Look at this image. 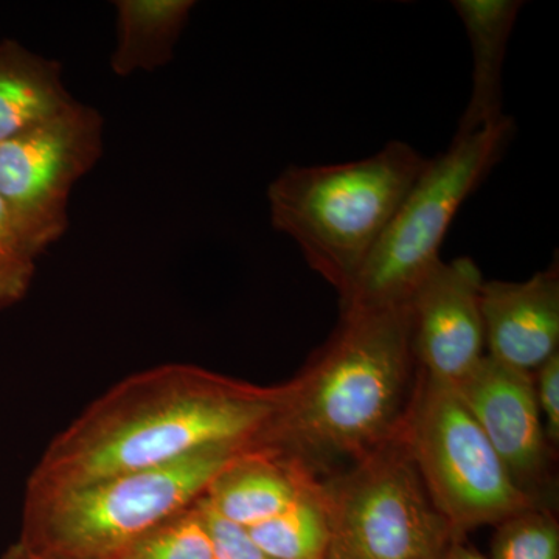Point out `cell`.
<instances>
[{
    "instance_id": "cell-1",
    "label": "cell",
    "mask_w": 559,
    "mask_h": 559,
    "mask_svg": "<svg viewBox=\"0 0 559 559\" xmlns=\"http://www.w3.org/2000/svg\"><path fill=\"white\" fill-rule=\"evenodd\" d=\"M277 389L191 364H165L117 382L58 433L25 496L168 465L210 447L259 448Z\"/></svg>"
},
{
    "instance_id": "cell-2",
    "label": "cell",
    "mask_w": 559,
    "mask_h": 559,
    "mask_svg": "<svg viewBox=\"0 0 559 559\" xmlns=\"http://www.w3.org/2000/svg\"><path fill=\"white\" fill-rule=\"evenodd\" d=\"M418 374L409 304L341 312L304 369L275 385L274 414L259 448L316 477L330 462L349 465L399 439Z\"/></svg>"
},
{
    "instance_id": "cell-3",
    "label": "cell",
    "mask_w": 559,
    "mask_h": 559,
    "mask_svg": "<svg viewBox=\"0 0 559 559\" xmlns=\"http://www.w3.org/2000/svg\"><path fill=\"white\" fill-rule=\"evenodd\" d=\"M428 162L393 140L364 159L286 168L267 189L272 226L342 299Z\"/></svg>"
},
{
    "instance_id": "cell-4",
    "label": "cell",
    "mask_w": 559,
    "mask_h": 559,
    "mask_svg": "<svg viewBox=\"0 0 559 559\" xmlns=\"http://www.w3.org/2000/svg\"><path fill=\"white\" fill-rule=\"evenodd\" d=\"M252 450L210 447L156 468L24 496L17 543L53 559H119L173 514L193 506L227 463Z\"/></svg>"
},
{
    "instance_id": "cell-5",
    "label": "cell",
    "mask_w": 559,
    "mask_h": 559,
    "mask_svg": "<svg viewBox=\"0 0 559 559\" xmlns=\"http://www.w3.org/2000/svg\"><path fill=\"white\" fill-rule=\"evenodd\" d=\"M513 132L510 117L466 134L455 132L450 148L429 159L342 297L341 312L409 304L419 283L440 263L441 245L459 209L498 164Z\"/></svg>"
},
{
    "instance_id": "cell-6",
    "label": "cell",
    "mask_w": 559,
    "mask_h": 559,
    "mask_svg": "<svg viewBox=\"0 0 559 559\" xmlns=\"http://www.w3.org/2000/svg\"><path fill=\"white\" fill-rule=\"evenodd\" d=\"M399 439L459 538L539 507L511 479L457 390L421 371Z\"/></svg>"
},
{
    "instance_id": "cell-7",
    "label": "cell",
    "mask_w": 559,
    "mask_h": 559,
    "mask_svg": "<svg viewBox=\"0 0 559 559\" xmlns=\"http://www.w3.org/2000/svg\"><path fill=\"white\" fill-rule=\"evenodd\" d=\"M323 559H443L457 539L400 439L322 480Z\"/></svg>"
},
{
    "instance_id": "cell-8",
    "label": "cell",
    "mask_w": 559,
    "mask_h": 559,
    "mask_svg": "<svg viewBox=\"0 0 559 559\" xmlns=\"http://www.w3.org/2000/svg\"><path fill=\"white\" fill-rule=\"evenodd\" d=\"M103 127L97 109L75 102L0 145V201L38 259L68 231L70 193L103 156Z\"/></svg>"
},
{
    "instance_id": "cell-9",
    "label": "cell",
    "mask_w": 559,
    "mask_h": 559,
    "mask_svg": "<svg viewBox=\"0 0 559 559\" xmlns=\"http://www.w3.org/2000/svg\"><path fill=\"white\" fill-rule=\"evenodd\" d=\"M454 389L518 488L539 507L554 510V448L544 430L533 373L485 355Z\"/></svg>"
},
{
    "instance_id": "cell-10",
    "label": "cell",
    "mask_w": 559,
    "mask_h": 559,
    "mask_svg": "<svg viewBox=\"0 0 559 559\" xmlns=\"http://www.w3.org/2000/svg\"><path fill=\"white\" fill-rule=\"evenodd\" d=\"M484 282L468 257L441 260L411 297L412 345L429 380L457 388L485 358Z\"/></svg>"
},
{
    "instance_id": "cell-11",
    "label": "cell",
    "mask_w": 559,
    "mask_h": 559,
    "mask_svg": "<svg viewBox=\"0 0 559 559\" xmlns=\"http://www.w3.org/2000/svg\"><path fill=\"white\" fill-rule=\"evenodd\" d=\"M480 310L487 356L535 373L559 353L558 259L524 282H484Z\"/></svg>"
},
{
    "instance_id": "cell-12",
    "label": "cell",
    "mask_w": 559,
    "mask_h": 559,
    "mask_svg": "<svg viewBox=\"0 0 559 559\" xmlns=\"http://www.w3.org/2000/svg\"><path fill=\"white\" fill-rule=\"evenodd\" d=\"M314 477L277 452L252 448L213 477L204 499L224 520L252 528L288 509Z\"/></svg>"
},
{
    "instance_id": "cell-13",
    "label": "cell",
    "mask_w": 559,
    "mask_h": 559,
    "mask_svg": "<svg viewBox=\"0 0 559 559\" xmlns=\"http://www.w3.org/2000/svg\"><path fill=\"white\" fill-rule=\"evenodd\" d=\"M518 0H455L473 51V90L457 132L466 134L502 120V75L507 47L518 14Z\"/></svg>"
},
{
    "instance_id": "cell-14",
    "label": "cell",
    "mask_w": 559,
    "mask_h": 559,
    "mask_svg": "<svg viewBox=\"0 0 559 559\" xmlns=\"http://www.w3.org/2000/svg\"><path fill=\"white\" fill-rule=\"evenodd\" d=\"M76 100L62 83L60 62L17 40H0V145L46 123Z\"/></svg>"
},
{
    "instance_id": "cell-15",
    "label": "cell",
    "mask_w": 559,
    "mask_h": 559,
    "mask_svg": "<svg viewBox=\"0 0 559 559\" xmlns=\"http://www.w3.org/2000/svg\"><path fill=\"white\" fill-rule=\"evenodd\" d=\"M191 0H119L117 10V47L110 57L116 75L153 72L175 57L191 10Z\"/></svg>"
},
{
    "instance_id": "cell-16",
    "label": "cell",
    "mask_w": 559,
    "mask_h": 559,
    "mask_svg": "<svg viewBox=\"0 0 559 559\" xmlns=\"http://www.w3.org/2000/svg\"><path fill=\"white\" fill-rule=\"evenodd\" d=\"M248 530L272 559L325 558L330 527L322 480L314 477L301 488L288 509Z\"/></svg>"
},
{
    "instance_id": "cell-17",
    "label": "cell",
    "mask_w": 559,
    "mask_h": 559,
    "mask_svg": "<svg viewBox=\"0 0 559 559\" xmlns=\"http://www.w3.org/2000/svg\"><path fill=\"white\" fill-rule=\"evenodd\" d=\"M119 559H215L201 499L140 536Z\"/></svg>"
},
{
    "instance_id": "cell-18",
    "label": "cell",
    "mask_w": 559,
    "mask_h": 559,
    "mask_svg": "<svg viewBox=\"0 0 559 559\" xmlns=\"http://www.w3.org/2000/svg\"><path fill=\"white\" fill-rule=\"evenodd\" d=\"M496 527L488 559H559V524L554 510L522 511Z\"/></svg>"
},
{
    "instance_id": "cell-19",
    "label": "cell",
    "mask_w": 559,
    "mask_h": 559,
    "mask_svg": "<svg viewBox=\"0 0 559 559\" xmlns=\"http://www.w3.org/2000/svg\"><path fill=\"white\" fill-rule=\"evenodd\" d=\"M36 253L14 226L9 210L0 201V311L27 297L36 272Z\"/></svg>"
},
{
    "instance_id": "cell-20",
    "label": "cell",
    "mask_w": 559,
    "mask_h": 559,
    "mask_svg": "<svg viewBox=\"0 0 559 559\" xmlns=\"http://www.w3.org/2000/svg\"><path fill=\"white\" fill-rule=\"evenodd\" d=\"M201 506L212 536L215 559H272L261 550L248 528L221 518L210 509L204 496L201 498Z\"/></svg>"
},
{
    "instance_id": "cell-21",
    "label": "cell",
    "mask_w": 559,
    "mask_h": 559,
    "mask_svg": "<svg viewBox=\"0 0 559 559\" xmlns=\"http://www.w3.org/2000/svg\"><path fill=\"white\" fill-rule=\"evenodd\" d=\"M536 401L551 448L559 444V353L551 356L533 373Z\"/></svg>"
},
{
    "instance_id": "cell-22",
    "label": "cell",
    "mask_w": 559,
    "mask_h": 559,
    "mask_svg": "<svg viewBox=\"0 0 559 559\" xmlns=\"http://www.w3.org/2000/svg\"><path fill=\"white\" fill-rule=\"evenodd\" d=\"M443 559H488L479 551L474 550L473 547L465 543V538H457L452 540L450 549Z\"/></svg>"
},
{
    "instance_id": "cell-23",
    "label": "cell",
    "mask_w": 559,
    "mask_h": 559,
    "mask_svg": "<svg viewBox=\"0 0 559 559\" xmlns=\"http://www.w3.org/2000/svg\"><path fill=\"white\" fill-rule=\"evenodd\" d=\"M2 559H53L40 557L38 554H33L32 550H28L27 547L22 546V544L13 543L9 546V549L3 551Z\"/></svg>"
}]
</instances>
